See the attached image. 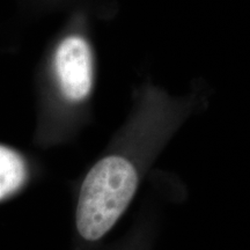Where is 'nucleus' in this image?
Wrapping results in <instances>:
<instances>
[{
  "label": "nucleus",
  "instance_id": "obj_1",
  "mask_svg": "<svg viewBox=\"0 0 250 250\" xmlns=\"http://www.w3.org/2000/svg\"><path fill=\"white\" fill-rule=\"evenodd\" d=\"M139 175L126 156H104L90 168L81 186L76 221L85 240L96 241L114 227L132 202Z\"/></svg>",
  "mask_w": 250,
  "mask_h": 250
},
{
  "label": "nucleus",
  "instance_id": "obj_2",
  "mask_svg": "<svg viewBox=\"0 0 250 250\" xmlns=\"http://www.w3.org/2000/svg\"><path fill=\"white\" fill-rule=\"evenodd\" d=\"M55 71L66 100L81 102L88 98L94 85L93 54L88 42L77 35L62 40L56 50Z\"/></svg>",
  "mask_w": 250,
  "mask_h": 250
},
{
  "label": "nucleus",
  "instance_id": "obj_3",
  "mask_svg": "<svg viewBox=\"0 0 250 250\" xmlns=\"http://www.w3.org/2000/svg\"><path fill=\"white\" fill-rule=\"evenodd\" d=\"M26 179L27 167L21 155L0 145V201L20 189Z\"/></svg>",
  "mask_w": 250,
  "mask_h": 250
}]
</instances>
